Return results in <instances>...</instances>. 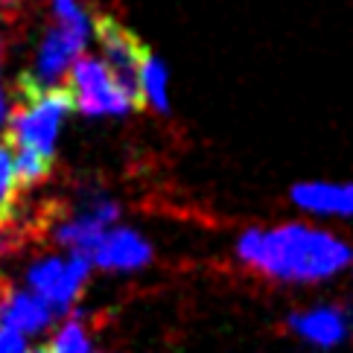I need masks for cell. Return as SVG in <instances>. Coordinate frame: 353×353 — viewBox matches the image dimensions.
Listing matches in <instances>:
<instances>
[{
  "label": "cell",
  "instance_id": "6da1fadb",
  "mask_svg": "<svg viewBox=\"0 0 353 353\" xmlns=\"http://www.w3.org/2000/svg\"><path fill=\"white\" fill-rule=\"evenodd\" d=\"M234 254L245 269L277 283H321L353 263L345 239L301 222L248 228L236 239Z\"/></svg>",
  "mask_w": 353,
  "mask_h": 353
},
{
  "label": "cell",
  "instance_id": "7a4b0ae2",
  "mask_svg": "<svg viewBox=\"0 0 353 353\" xmlns=\"http://www.w3.org/2000/svg\"><path fill=\"white\" fill-rule=\"evenodd\" d=\"M53 15L56 27L44 35L39 59H35V70L30 73L41 85H53L61 77V70H68L70 61L79 59L88 32H91V18L85 15L79 0H53Z\"/></svg>",
  "mask_w": 353,
  "mask_h": 353
},
{
  "label": "cell",
  "instance_id": "3957f363",
  "mask_svg": "<svg viewBox=\"0 0 353 353\" xmlns=\"http://www.w3.org/2000/svg\"><path fill=\"white\" fill-rule=\"evenodd\" d=\"M97 39L103 44V56H105L103 65L108 68L111 79L120 85V91L129 99L132 111H143L146 99H143V88H141V70L152 50L111 15L97 18Z\"/></svg>",
  "mask_w": 353,
  "mask_h": 353
},
{
  "label": "cell",
  "instance_id": "277c9868",
  "mask_svg": "<svg viewBox=\"0 0 353 353\" xmlns=\"http://www.w3.org/2000/svg\"><path fill=\"white\" fill-rule=\"evenodd\" d=\"M65 85L73 94V108H79L85 117H120L132 111L129 99L120 91V85L111 79L103 61L79 56L73 61Z\"/></svg>",
  "mask_w": 353,
  "mask_h": 353
},
{
  "label": "cell",
  "instance_id": "5b68a950",
  "mask_svg": "<svg viewBox=\"0 0 353 353\" xmlns=\"http://www.w3.org/2000/svg\"><path fill=\"white\" fill-rule=\"evenodd\" d=\"M286 333L298 342L319 350H336L353 342V301L347 304H319L307 310H295L283 319Z\"/></svg>",
  "mask_w": 353,
  "mask_h": 353
},
{
  "label": "cell",
  "instance_id": "8992f818",
  "mask_svg": "<svg viewBox=\"0 0 353 353\" xmlns=\"http://www.w3.org/2000/svg\"><path fill=\"white\" fill-rule=\"evenodd\" d=\"M91 272V260L85 254H70L68 260H41L30 269L27 281L30 289L39 295L47 307L53 310H68L77 301L79 289L88 281Z\"/></svg>",
  "mask_w": 353,
  "mask_h": 353
},
{
  "label": "cell",
  "instance_id": "52a82bcc",
  "mask_svg": "<svg viewBox=\"0 0 353 353\" xmlns=\"http://www.w3.org/2000/svg\"><path fill=\"white\" fill-rule=\"evenodd\" d=\"M289 199L319 216H353V181H298Z\"/></svg>",
  "mask_w": 353,
  "mask_h": 353
},
{
  "label": "cell",
  "instance_id": "ba28073f",
  "mask_svg": "<svg viewBox=\"0 0 353 353\" xmlns=\"http://www.w3.org/2000/svg\"><path fill=\"white\" fill-rule=\"evenodd\" d=\"M149 260H152L149 243L129 228H108L91 254V263L103 269H141Z\"/></svg>",
  "mask_w": 353,
  "mask_h": 353
},
{
  "label": "cell",
  "instance_id": "9c48e42d",
  "mask_svg": "<svg viewBox=\"0 0 353 353\" xmlns=\"http://www.w3.org/2000/svg\"><path fill=\"white\" fill-rule=\"evenodd\" d=\"M0 324L15 333H39L50 324V307L35 292L0 283Z\"/></svg>",
  "mask_w": 353,
  "mask_h": 353
},
{
  "label": "cell",
  "instance_id": "30bf717a",
  "mask_svg": "<svg viewBox=\"0 0 353 353\" xmlns=\"http://www.w3.org/2000/svg\"><path fill=\"white\" fill-rule=\"evenodd\" d=\"M141 88H143V99L146 105H152L158 114L170 111V94H167V68L149 53L141 70Z\"/></svg>",
  "mask_w": 353,
  "mask_h": 353
},
{
  "label": "cell",
  "instance_id": "8fae6325",
  "mask_svg": "<svg viewBox=\"0 0 353 353\" xmlns=\"http://www.w3.org/2000/svg\"><path fill=\"white\" fill-rule=\"evenodd\" d=\"M21 187L15 179V163H12V152L6 146H0V225H6L9 216L18 208Z\"/></svg>",
  "mask_w": 353,
  "mask_h": 353
},
{
  "label": "cell",
  "instance_id": "7c38bea8",
  "mask_svg": "<svg viewBox=\"0 0 353 353\" xmlns=\"http://www.w3.org/2000/svg\"><path fill=\"white\" fill-rule=\"evenodd\" d=\"M50 353H91V339H88L85 327L79 321H68L56 333Z\"/></svg>",
  "mask_w": 353,
  "mask_h": 353
},
{
  "label": "cell",
  "instance_id": "4fadbf2b",
  "mask_svg": "<svg viewBox=\"0 0 353 353\" xmlns=\"http://www.w3.org/2000/svg\"><path fill=\"white\" fill-rule=\"evenodd\" d=\"M0 353H23V336L0 324Z\"/></svg>",
  "mask_w": 353,
  "mask_h": 353
},
{
  "label": "cell",
  "instance_id": "5bb4252c",
  "mask_svg": "<svg viewBox=\"0 0 353 353\" xmlns=\"http://www.w3.org/2000/svg\"><path fill=\"white\" fill-rule=\"evenodd\" d=\"M0 120H3V97H0Z\"/></svg>",
  "mask_w": 353,
  "mask_h": 353
},
{
  "label": "cell",
  "instance_id": "9a60e30c",
  "mask_svg": "<svg viewBox=\"0 0 353 353\" xmlns=\"http://www.w3.org/2000/svg\"><path fill=\"white\" fill-rule=\"evenodd\" d=\"M0 3H18V0H0Z\"/></svg>",
  "mask_w": 353,
  "mask_h": 353
},
{
  "label": "cell",
  "instance_id": "2e32d148",
  "mask_svg": "<svg viewBox=\"0 0 353 353\" xmlns=\"http://www.w3.org/2000/svg\"><path fill=\"white\" fill-rule=\"evenodd\" d=\"M32 353H50V350H32Z\"/></svg>",
  "mask_w": 353,
  "mask_h": 353
}]
</instances>
